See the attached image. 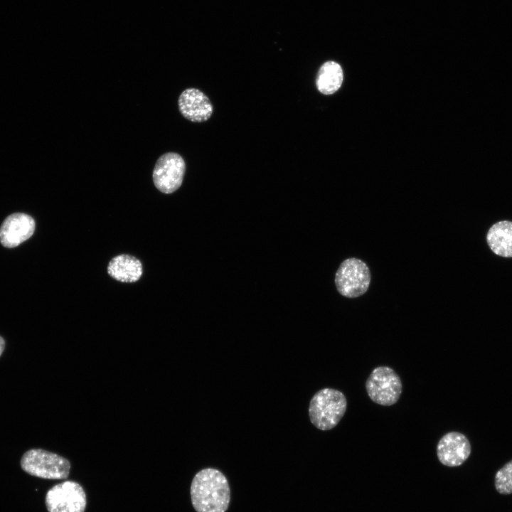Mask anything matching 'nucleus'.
I'll return each instance as SVG.
<instances>
[{
  "mask_svg": "<svg viewBox=\"0 0 512 512\" xmlns=\"http://www.w3.org/2000/svg\"><path fill=\"white\" fill-rule=\"evenodd\" d=\"M190 494L196 512H225L230 501L228 479L214 468H206L196 473L191 484Z\"/></svg>",
  "mask_w": 512,
  "mask_h": 512,
  "instance_id": "1",
  "label": "nucleus"
},
{
  "mask_svg": "<svg viewBox=\"0 0 512 512\" xmlns=\"http://www.w3.org/2000/svg\"><path fill=\"white\" fill-rule=\"evenodd\" d=\"M346 408L347 400L342 392L334 388H323L310 400L309 419L317 429L330 430L338 424Z\"/></svg>",
  "mask_w": 512,
  "mask_h": 512,
  "instance_id": "2",
  "label": "nucleus"
},
{
  "mask_svg": "<svg viewBox=\"0 0 512 512\" xmlns=\"http://www.w3.org/2000/svg\"><path fill=\"white\" fill-rule=\"evenodd\" d=\"M20 464L27 474L46 479H66L70 470V463L67 459L42 449L26 452Z\"/></svg>",
  "mask_w": 512,
  "mask_h": 512,
  "instance_id": "3",
  "label": "nucleus"
},
{
  "mask_svg": "<svg viewBox=\"0 0 512 512\" xmlns=\"http://www.w3.org/2000/svg\"><path fill=\"white\" fill-rule=\"evenodd\" d=\"M366 390L370 399L382 406L395 404L402 390L400 376L388 366L375 368L366 381Z\"/></svg>",
  "mask_w": 512,
  "mask_h": 512,
  "instance_id": "4",
  "label": "nucleus"
},
{
  "mask_svg": "<svg viewBox=\"0 0 512 512\" xmlns=\"http://www.w3.org/2000/svg\"><path fill=\"white\" fill-rule=\"evenodd\" d=\"M370 283V270L364 262L358 258L343 260L336 272V289L340 294L347 298H356L364 294Z\"/></svg>",
  "mask_w": 512,
  "mask_h": 512,
  "instance_id": "5",
  "label": "nucleus"
},
{
  "mask_svg": "<svg viewBox=\"0 0 512 512\" xmlns=\"http://www.w3.org/2000/svg\"><path fill=\"white\" fill-rule=\"evenodd\" d=\"M45 503L48 512H84L87 498L80 484L65 481L47 491Z\"/></svg>",
  "mask_w": 512,
  "mask_h": 512,
  "instance_id": "6",
  "label": "nucleus"
},
{
  "mask_svg": "<svg viewBox=\"0 0 512 512\" xmlns=\"http://www.w3.org/2000/svg\"><path fill=\"white\" fill-rule=\"evenodd\" d=\"M185 171L186 163L180 154L165 153L157 159L153 170L154 186L164 193H172L181 186Z\"/></svg>",
  "mask_w": 512,
  "mask_h": 512,
  "instance_id": "7",
  "label": "nucleus"
},
{
  "mask_svg": "<svg viewBox=\"0 0 512 512\" xmlns=\"http://www.w3.org/2000/svg\"><path fill=\"white\" fill-rule=\"evenodd\" d=\"M471 447L468 438L459 432L443 435L437 445V456L443 465L454 467L462 465L469 457Z\"/></svg>",
  "mask_w": 512,
  "mask_h": 512,
  "instance_id": "8",
  "label": "nucleus"
},
{
  "mask_svg": "<svg viewBox=\"0 0 512 512\" xmlns=\"http://www.w3.org/2000/svg\"><path fill=\"white\" fill-rule=\"evenodd\" d=\"M35 227L31 216L23 213H13L0 227V242L6 247H15L32 236Z\"/></svg>",
  "mask_w": 512,
  "mask_h": 512,
  "instance_id": "9",
  "label": "nucleus"
},
{
  "mask_svg": "<svg viewBox=\"0 0 512 512\" xmlns=\"http://www.w3.org/2000/svg\"><path fill=\"white\" fill-rule=\"evenodd\" d=\"M178 105L181 114L193 122L207 121L213 112V105L207 95L193 87L187 88L181 93Z\"/></svg>",
  "mask_w": 512,
  "mask_h": 512,
  "instance_id": "10",
  "label": "nucleus"
},
{
  "mask_svg": "<svg viewBox=\"0 0 512 512\" xmlns=\"http://www.w3.org/2000/svg\"><path fill=\"white\" fill-rule=\"evenodd\" d=\"M108 274L121 282L138 281L143 273L142 262L134 256L122 254L113 257L107 266Z\"/></svg>",
  "mask_w": 512,
  "mask_h": 512,
  "instance_id": "11",
  "label": "nucleus"
},
{
  "mask_svg": "<svg viewBox=\"0 0 512 512\" xmlns=\"http://www.w3.org/2000/svg\"><path fill=\"white\" fill-rule=\"evenodd\" d=\"M486 241L496 255L512 257V222L502 220L494 224L488 231Z\"/></svg>",
  "mask_w": 512,
  "mask_h": 512,
  "instance_id": "12",
  "label": "nucleus"
},
{
  "mask_svg": "<svg viewBox=\"0 0 512 512\" xmlns=\"http://www.w3.org/2000/svg\"><path fill=\"white\" fill-rule=\"evenodd\" d=\"M343 79L341 65L334 61H327L318 71L316 78V87L324 95H331L340 88Z\"/></svg>",
  "mask_w": 512,
  "mask_h": 512,
  "instance_id": "13",
  "label": "nucleus"
},
{
  "mask_svg": "<svg viewBox=\"0 0 512 512\" xmlns=\"http://www.w3.org/2000/svg\"><path fill=\"white\" fill-rule=\"evenodd\" d=\"M494 485L501 494H512V460L498 470L495 475Z\"/></svg>",
  "mask_w": 512,
  "mask_h": 512,
  "instance_id": "14",
  "label": "nucleus"
},
{
  "mask_svg": "<svg viewBox=\"0 0 512 512\" xmlns=\"http://www.w3.org/2000/svg\"><path fill=\"white\" fill-rule=\"evenodd\" d=\"M4 348H5V341L1 336H0V356H1Z\"/></svg>",
  "mask_w": 512,
  "mask_h": 512,
  "instance_id": "15",
  "label": "nucleus"
}]
</instances>
